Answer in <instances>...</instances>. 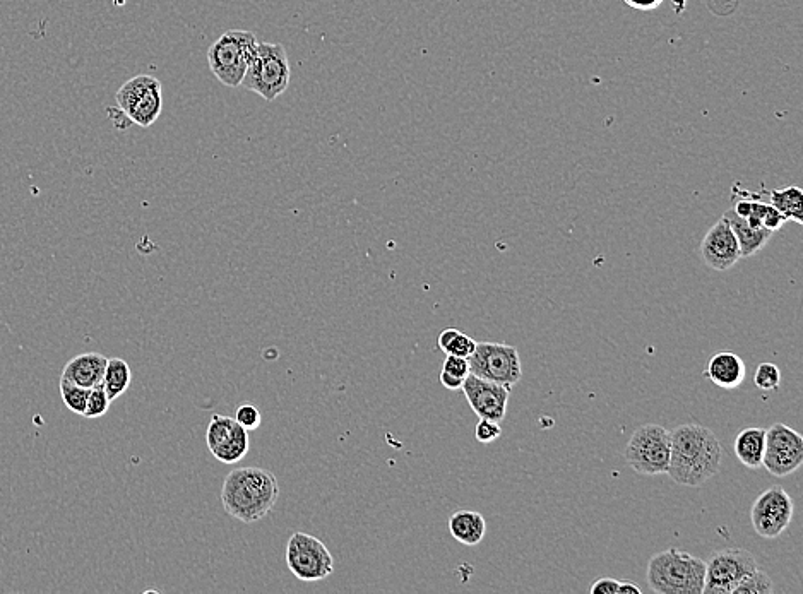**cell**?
<instances>
[{"instance_id": "6da1fadb", "label": "cell", "mask_w": 803, "mask_h": 594, "mask_svg": "<svg viewBox=\"0 0 803 594\" xmlns=\"http://www.w3.org/2000/svg\"><path fill=\"white\" fill-rule=\"evenodd\" d=\"M723 447L713 430L685 423L670 430V463L667 475L684 487H702L721 468Z\"/></svg>"}, {"instance_id": "7a4b0ae2", "label": "cell", "mask_w": 803, "mask_h": 594, "mask_svg": "<svg viewBox=\"0 0 803 594\" xmlns=\"http://www.w3.org/2000/svg\"><path fill=\"white\" fill-rule=\"evenodd\" d=\"M280 497V485L271 471L256 466L230 471L223 488L221 504L228 516L240 523H259L273 511Z\"/></svg>"}, {"instance_id": "3957f363", "label": "cell", "mask_w": 803, "mask_h": 594, "mask_svg": "<svg viewBox=\"0 0 803 594\" xmlns=\"http://www.w3.org/2000/svg\"><path fill=\"white\" fill-rule=\"evenodd\" d=\"M646 579L649 588L658 594H702L706 581V560L670 548L651 557Z\"/></svg>"}, {"instance_id": "277c9868", "label": "cell", "mask_w": 803, "mask_h": 594, "mask_svg": "<svg viewBox=\"0 0 803 594\" xmlns=\"http://www.w3.org/2000/svg\"><path fill=\"white\" fill-rule=\"evenodd\" d=\"M290 79L292 67L286 48L281 43L257 42L240 86L266 101H274L288 90Z\"/></svg>"}, {"instance_id": "5b68a950", "label": "cell", "mask_w": 803, "mask_h": 594, "mask_svg": "<svg viewBox=\"0 0 803 594\" xmlns=\"http://www.w3.org/2000/svg\"><path fill=\"white\" fill-rule=\"evenodd\" d=\"M257 42L256 35L250 31H225L208 50L209 67L215 78L228 88H238Z\"/></svg>"}, {"instance_id": "8992f818", "label": "cell", "mask_w": 803, "mask_h": 594, "mask_svg": "<svg viewBox=\"0 0 803 594\" xmlns=\"http://www.w3.org/2000/svg\"><path fill=\"white\" fill-rule=\"evenodd\" d=\"M625 461L639 475H667L670 430L656 423L637 428L625 447Z\"/></svg>"}, {"instance_id": "52a82bcc", "label": "cell", "mask_w": 803, "mask_h": 594, "mask_svg": "<svg viewBox=\"0 0 803 594\" xmlns=\"http://www.w3.org/2000/svg\"><path fill=\"white\" fill-rule=\"evenodd\" d=\"M115 100L125 119L148 129L160 119L163 110V86L155 76L139 74L120 86Z\"/></svg>"}, {"instance_id": "ba28073f", "label": "cell", "mask_w": 803, "mask_h": 594, "mask_svg": "<svg viewBox=\"0 0 803 594\" xmlns=\"http://www.w3.org/2000/svg\"><path fill=\"white\" fill-rule=\"evenodd\" d=\"M470 374L511 389L523 377L521 358L516 346L504 343H476L470 357Z\"/></svg>"}, {"instance_id": "9c48e42d", "label": "cell", "mask_w": 803, "mask_h": 594, "mask_svg": "<svg viewBox=\"0 0 803 594\" xmlns=\"http://www.w3.org/2000/svg\"><path fill=\"white\" fill-rule=\"evenodd\" d=\"M286 565L304 583L324 581L334 572L333 553L316 536L293 533L286 543Z\"/></svg>"}, {"instance_id": "30bf717a", "label": "cell", "mask_w": 803, "mask_h": 594, "mask_svg": "<svg viewBox=\"0 0 803 594\" xmlns=\"http://www.w3.org/2000/svg\"><path fill=\"white\" fill-rule=\"evenodd\" d=\"M759 569L752 553L744 548H726L706 562V581L702 594H732L738 583Z\"/></svg>"}, {"instance_id": "8fae6325", "label": "cell", "mask_w": 803, "mask_h": 594, "mask_svg": "<svg viewBox=\"0 0 803 594\" xmlns=\"http://www.w3.org/2000/svg\"><path fill=\"white\" fill-rule=\"evenodd\" d=\"M803 464V437L785 423L766 428V451L762 466L778 478H785Z\"/></svg>"}, {"instance_id": "7c38bea8", "label": "cell", "mask_w": 803, "mask_h": 594, "mask_svg": "<svg viewBox=\"0 0 803 594\" xmlns=\"http://www.w3.org/2000/svg\"><path fill=\"white\" fill-rule=\"evenodd\" d=\"M793 500L783 488H769L752 505L750 519L756 533L766 540L783 535L793 519Z\"/></svg>"}, {"instance_id": "4fadbf2b", "label": "cell", "mask_w": 803, "mask_h": 594, "mask_svg": "<svg viewBox=\"0 0 803 594\" xmlns=\"http://www.w3.org/2000/svg\"><path fill=\"white\" fill-rule=\"evenodd\" d=\"M461 391L468 399L470 408L475 411L476 416L492 420V422H504L507 415V403H509L507 387L470 374L466 377Z\"/></svg>"}, {"instance_id": "5bb4252c", "label": "cell", "mask_w": 803, "mask_h": 594, "mask_svg": "<svg viewBox=\"0 0 803 594\" xmlns=\"http://www.w3.org/2000/svg\"><path fill=\"white\" fill-rule=\"evenodd\" d=\"M701 256L706 266L714 271H728L742 259L737 237L725 216L702 238Z\"/></svg>"}, {"instance_id": "9a60e30c", "label": "cell", "mask_w": 803, "mask_h": 594, "mask_svg": "<svg viewBox=\"0 0 803 594\" xmlns=\"http://www.w3.org/2000/svg\"><path fill=\"white\" fill-rule=\"evenodd\" d=\"M733 196L738 197L733 211L754 228H768L774 233L778 232L781 226L788 221L778 209L774 208L773 204L762 202L761 194H752V192L733 187Z\"/></svg>"}, {"instance_id": "2e32d148", "label": "cell", "mask_w": 803, "mask_h": 594, "mask_svg": "<svg viewBox=\"0 0 803 594\" xmlns=\"http://www.w3.org/2000/svg\"><path fill=\"white\" fill-rule=\"evenodd\" d=\"M747 375V367L742 358L732 351H720L716 353L708 362V367L704 370V377L713 382L714 386L732 391L742 386Z\"/></svg>"}, {"instance_id": "e0dca14e", "label": "cell", "mask_w": 803, "mask_h": 594, "mask_svg": "<svg viewBox=\"0 0 803 594\" xmlns=\"http://www.w3.org/2000/svg\"><path fill=\"white\" fill-rule=\"evenodd\" d=\"M108 358L100 353H83L67 362L62 372V379L76 384V386L93 389L103 382V375L107 369Z\"/></svg>"}, {"instance_id": "ac0fdd59", "label": "cell", "mask_w": 803, "mask_h": 594, "mask_svg": "<svg viewBox=\"0 0 803 594\" xmlns=\"http://www.w3.org/2000/svg\"><path fill=\"white\" fill-rule=\"evenodd\" d=\"M726 220L732 226L733 233L738 240V247H740V256L742 259L747 257L756 256L759 250L764 249L769 242V238L773 237V232L768 228H754L750 226L744 218H740L733 209L726 211Z\"/></svg>"}, {"instance_id": "d6986e66", "label": "cell", "mask_w": 803, "mask_h": 594, "mask_svg": "<svg viewBox=\"0 0 803 594\" xmlns=\"http://www.w3.org/2000/svg\"><path fill=\"white\" fill-rule=\"evenodd\" d=\"M449 533L454 540L459 541L466 547H475L482 543L487 533V523L485 517L476 511H456L449 517Z\"/></svg>"}, {"instance_id": "ffe728a7", "label": "cell", "mask_w": 803, "mask_h": 594, "mask_svg": "<svg viewBox=\"0 0 803 594\" xmlns=\"http://www.w3.org/2000/svg\"><path fill=\"white\" fill-rule=\"evenodd\" d=\"M733 449L738 461L756 470L761 468L764 451H766V428L749 427L740 430V434L733 440Z\"/></svg>"}, {"instance_id": "44dd1931", "label": "cell", "mask_w": 803, "mask_h": 594, "mask_svg": "<svg viewBox=\"0 0 803 594\" xmlns=\"http://www.w3.org/2000/svg\"><path fill=\"white\" fill-rule=\"evenodd\" d=\"M132 370L129 363L122 358H108L107 369L103 375L102 386L107 391L110 401L120 398L131 387Z\"/></svg>"}, {"instance_id": "7402d4cb", "label": "cell", "mask_w": 803, "mask_h": 594, "mask_svg": "<svg viewBox=\"0 0 803 594\" xmlns=\"http://www.w3.org/2000/svg\"><path fill=\"white\" fill-rule=\"evenodd\" d=\"M769 204H773L788 221L803 225V192L795 185L781 191H769Z\"/></svg>"}, {"instance_id": "603a6c76", "label": "cell", "mask_w": 803, "mask_h": 594, "mask_svg": "<svg viewBox=\"0 0 803 594\" xmlns=\"http://www.w3.org/2000/svg\"><path fill=\"white\" fill-rule=\"evenodd\" d=\"M249 449V432H247L244 427H240L237 423V427L233 430V434L230 435V439H228L227 442H223L221 446L215 447V449L211 451V454H213L220 463L235 464L238 463V461H242V459L247 456Z\"/></svg>"}, {"instance_id": "cb8c5ba5", "label": "cell", "mask_w": 803, "mask_h": 594, "mask_svg": "<svg viewBox=\"0 0 803 594\" xmlns=\"http://www.w3.org/2000/svg\"><path fill=\"white\" fill-rule=\"evenodd\" d=\"M437 343H439V348L446 355H454V357L468 358L476 348L475 339L470 338L468 334L461 333L459 329H454V327L444 329L439 334Z\"/></svg>"}, {"instance_id": "d4e9b609", "label": "cell", "mask_w": 803, "mask_h": 594, "mask_svg": "<svg viewBox=\"0 0 803 594\" xmlns=\"http://www.w3.org/2000/svg\"><path fill=\"white\" fill-rule=\"evenodd\" d=\"M235 427H237L235 418L223 415L213 416L211 422H209L208 430H206V444H208L209 451H213L215 447L227 442Z\"/></svg>"}, {"instance_id": "484cf974", "label": "cell", "mask_w": 803, "mask_h": 594, "mask_svg": "<svg viewBox=\"0 0 803 594\" xmlns=\"http://www.w3.org/2000/svg\"><path fill=\"white\" fill-rule=\"evenodd\" d=\"M60 396H62V401L72 413L83 416L84 410H86V403H88V396H90V389L76 386V384H72L66 379H60Z\"/></svg>"}, {"instance_id": "4316f807", "label": "cell", "mask_w": 803, "mask_h": 594, "mask_svg": "<svg viewBox=\"0 0 803 594\" xmlns=\"http://www.w3.org/2000/svg\"><path fill=\"white\" fill-rule=\"evenodd\" d=\"M773 593V583L766 572L756 569L738 583L732 594H769Z\"/></svg>"}, {"instance_id": "83f0119b", "label": "cell", "mask_w": 803, "mask_h": 594, "mask_svg": "<svg viewBox=\"0 0 803 594\" xmlns=\"http://www.w3.org/2000/svg\"><path fill=\"white\" fill-rule=\"evenodd\" d=\"M754 382L761 391H776L781 384L780 367L773 362H762L756 369Z\"/></svg>"}, {"instance_id": "f1b7e54d", "label": "cell", "mask_w": 803, "mask_h": 594, "mask_svg": "<svg viewBox=\"0 0 803 594\" xmlns=\"http://www.w3.org/2000/svg\"><path fill=\"white\" fill-rule=\"evenodd\" d=\"M110 398H108L105 387L95 386L90 389V396H88V403H86V410H84V418H102L108 410H110Z\"/></svg>"}, {"instance_id": "f546056e", "label": "cell", "mask_w": 803, "mask_h": 594, "mask_svg": "<svg viewBox=\"0 0 803 594\" xmlns=\"http://www.w3.org/2000/svg\"><path fill=\"white\" fill-rule=\"evenodd\" d=\"M235 422L244 427L247 432H254L262 425L261 411L257 410L254 404H240L235 413Z\"/></svg>"}, {"instance_id": "4dcf8cb0", "label": "cell", "mask_w": 803, "mask_h": 594, "mask_svg": "<svg viewBox=\"0 0 803 594\" xmlns=\"http://www.w3.org/2000/svg\"><path fill=\"white\" fill-rule=\"evenodd\" d=\"M500 435H502V428H500L499 422L480 418V422L476 423L475 439L480 444H492L494 440L499 439Z\"/></svg>"}, {"instance_id": "1f68e13d", "label": "cell", "mask_w": 803, "mask_h": 594, "mask_svg": "<svg viewBox=\"0 0 803 594\" xmlns=\"http://www.w3.org/2000/svg\"><path fill=\"white\" fill-rule=\"evenodd\" d=\"M442 372L444 374L453 375L456 379H463L470 375V362L468 358L454 357V355H446L444 365H442Z\"/></svg>"}, {"instance_id": "d6a6232c", "label": "cell", "mask_w": 803, "mask_h": 594, "mask_svg": "<svg viewBox=\"0 0 803 594\" xmlns=\"http://www.w3.org/2000/svg\"><path fill=\"white\" fill-rule=\"evenodd\" d=\"M617 589H619V579L601 577L591 586V594H617Z\"/></svg>"}, {"instance_id": "836d02e7", "label": "cell", "mask_w": 803, "mask_h": 594, "mask_svg": "<svg viewBox=\"0 0 803 594\" xmlns=\"http://www.w3.org/2000/svg\"><path fill=\"white\" fill-rule=\"evenodd\" d=\"M624 2L637 11H653V9H658L665 0H624Z\"/></svg>"}, {"instance_id": "e575fe53", "label": "cell", "mask_w": 803, "mask_h": 594, "mask_svg": "<svg viewBox=\"0 0 803 594\" xmlns=\"http://www.w3.org/2000/svg\"><path fill=\"white\" fill-rule=\"evenodd\" d=\"M441 384L446 387V389H449V391H461L464 381L463 379H456L453 375L441 372Z\"/></svg>"}, {"instance_id": "d590c367", "label": "cell", "mask_w": 803, "mask_h": 594, "mask_svg": "<svg viewBox=\"0 0 803 594\" xmlns=\"http://www.w3.org/2000/svg\"><path fill=\"white\" fill-rule=\"evenodd\" d=\"M641 594V588L637 586V584L632 583V581H619V589H617V594Z\"/></svg>"}, {"instance_id": "8d00e7d4", "label": "cell", "mask_w": 803, "mask_h": 594, "mask_svg": "<svg viewBox=\"0 0 803 594\" xmlns=\"http://www.w3.org/2000/svg\"><path fill=\"white\" fill-rule=\"evenodd\" d=\"M735 2H738V0H735Z\"/></svg>"}]
</instances>
